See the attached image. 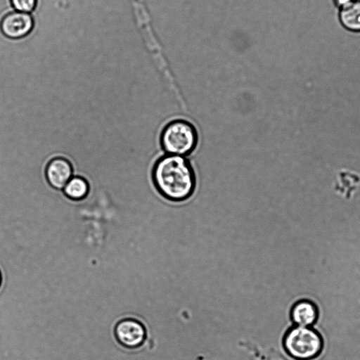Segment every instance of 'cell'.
<instances>
[{"label":"cell","instance_id":"52a82bcc","mask_svg":"<svg viewBox=\"0 0 360 360\" xmlns=\"http://www.w3.org/2000/svg\"><path fill=\"white\" fill-rule=\"evenodd\" d=\"M290 316L297 326L310 327L316 323L319 316L316 305L308 300H301L294 304Z\"/></svg>","mask_w":360,"mask_h":360},{"label":"cell","instance_id":"277c9868","mask_svg":"<svg viewBox=\"0 0 360 360\" xmlns=\"http://www.w3.org/2000/svg\"><path fill=\"white\" fill-rule=\"evenodd\" d=\"M115 336L118 342L127 349H137L144 343L147 332L139 321L127 318L118 321L115 327Z\"/></svg>","mask_w":360,"mask_h":360},{"label":"cell","instance_id":"ba28073f","mask_svg":"<svg viewBox=\"0 0 360 360\" xmlns=\"http://www.w3.org/2000/svg\"><path fill=\"white\" fill-rule=\"evenodd\" d=\"M338 18L347 30L360 32V0H351L339 8Z\"/></svg>","mask_w":360,"mask_h":360},{"label":"cell","instance_id":"5b68a950","mask_svg":"<svg viewBox=\"0 0 360 360\" xmlns=\"http://www.w3.org/2000/svg\"><path fill=\"white\" fill-rule=\"evenodd\" d=\"M33 25L34 21L30 14L17 11L5 15L0 24L3 34L12 39L26 36L31 32Z\"/></svg>","mask_w":360,"mask_h":360},{"label":"cell","instance_id":"3957f363","mask_svg":"<svg viewBox=\"0 0 360 360\" xmlns=\"http://www.w3.org/2000/svg\"><path fill=\"white\" fill-rule=\"evenodd\" d=\"M283 346L291 357L297 360H311L322 351L323 339L311 328L296 326L285 333Z\"/></svg>","mask_w":360,"mask_h":360},{"label":"cell","instance_id":"8fae6325","mask_svg":"<svg viewBox=\"0 0 360 360\" xmlns=\"http://www.w3.org/2000/svg\"><path fill=\"white\" fill-rule=\"evenodd\" d=\"M334 4L338 6V8H340L341 6H344L345 4L349 2L351 0H333Z\"/></svg>","mask_w":360,"mask_h":360},{"label":"cell","instance_id":"7a4b0ae2","mask_svg":"<svg viewBox=\"0 0 360 360\" xmlns=\"http://www.w3.org/2000/svg\"><path fill=\"white\" fill-rule=\"evenodd\" d=\"M160 141L166 154L186 157L192 153L197 147L198 134L191 122L176 119L170 121L164 127Z\"/></svg>","mask_w":360,"mask_h":360},{"label":"cell","instance_id":"8992f818","mask_svg":"<svg viewBox=\"0 0 360 360\" xmlns=\"http://www.w3.org/2000/svg\"><path fill=\"white\" fill-rule=\"evenodd\" d=\"M73 169L70 162L63 157H56L47 164L45 175L47 182L55 189H63L72 177Z\"/></svg>","mask_w":360,"mask_h":360},{"label":"cell","instance_id":"6da1fadb","mask_svg":"<svg viewBox=\"0 0 360 360\" xmlns=\"http://www.w3.org/2000/svg\"><path fill=\"white\" fill-rule=\"evenodd\" d=\"M151 176L157 191L167 200L179 202L190 198L196 187V176L184 156L165 154L155 162Z\"/></svg>","mask_w":360,"mask_h":360},{"label":"cell","instance_id":"7c38bea8","mask_svg":"<svg viewBox=\"0 0 360 360\" xmlns=\"http://www.w3.org/2000/svg\"><path fill=\"white\" fill-rule=\"evenodd\" d=\"M1 283H2V274H1V272L0 271V288H1Z\"/></svg>","mask_w":360,"mask_h":360},{"label":"cell","instance_id":"30bf717a","mask_svg":"<svg viewBox=\"0 0 360 360\" xmlns=\"http://www.w3.org/2000/svg\"><path fill=\"white\" fill-rule=\"evenodd\" d=\"M11 1L17 11L29 13L36 7L37 0H11Z\"/></svg>","mask_w":360,"mask_h":360},{"label":"cell","instance_id":"9c48e42d","mask_svg":"<svg viewBox=\"0 0 360 360\" xmlns=\"http://www.w3.org/2000/svg\"><path fill=\"white\" fill-rule=\"evenodd\" d=\"M89 191V186L87 181L79 176H72L63 188L65 196L73 200L85 198Z\"/></svg>","mask_w":360,"mask_h":360}]
</instances>
